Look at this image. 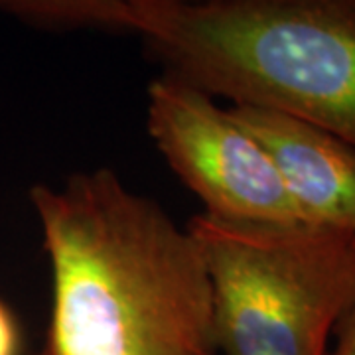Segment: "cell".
<instances>
[{"instance_id": "1", "label": "cell", "mask_w": 355, "mask_h": 355, "mask_svg": "<svg viewBox=\"0 0 355 355\" xmlns=\"http://www.w3.org/2000/svg\"><path fill=\"white\" fill-rule=\"evenodd\" d=\"M30 203L51 270L40 355H219L202 251L160 203L111 168L34 184Z\"/></svg>"}, {"instance_id": "7", "label": "cell", "mask_w": 355, "mask_h": 355, "mask_svg": "<svg viewBox=\"0 0 355 355\" xmlns=\"http://www.w3.org/2000/svg\"><path fill=\"white\" fill-rule=\"evenodd\" d=\"M331 336L336 338V347L328 355H355V298L338 320Z\"/></svg>"}, {"instance_id": "3", "label": "cell", "mask_w": 355, "mask_h": 355, "mask_svg": "<svg viewBox=\"0 0 355 355\" xmlns=\"http://www.w3.org/2000/svg\"><path fill=\"white\" fill-rule=\"evenodd\" d=\"M186 229L214 291L219 352L328 355L355 298V237L328 227L193 216Z\"/></svg>"}, {"instance_id": "2", "label": "cell", "mask_w": 355, "mask_h": 355, "mask_svg": "<svg viewBox=\"0 0 355 355\" xmlns=\"http://www.w3.org/2000/svg\"><path fill=\"white\" fill-rule=\"evenodd\" d=\"M46 28L137 34L164 71L355 148V0H36Z\"/></svg>"}, {"instance_id": "4", "label": "cell", "mask_w": 355, "mask_h": 355, "mask_svg": "<svg viewBox=\"0 0 355 355\" xmlns=\"http://www.w3.org/2000/svg\"><path fill=\"white\" fill-rule=\"evenodd\" d=\"M146 127L205 216L272 225L308 223L261 144L211 95L164 71L146 91Z\"/></svg>"}, {"instance_id": "5", "label": "cell", "mask_w": 355, "mask_h": 355, "mask_svg": "<svg viewBox=\"0 0 355 355\" xmlns=\"http://www.w3.org/2000/svg\"><path fill=\"white\" fill-rule=\"evenodd\" d=\"M227 111L261 144L310 225L355 237L352 144L312 123L263 107L231 105Z\"/></svg>"}, {"instance_id": "6", "label": "cell", "mask_w": 355, "mask_h": 355, "mask_svg": "<svg viewBox=\"0 0 355 355\" xmlns=\"http://www.w3.org/2000/svg\"><path fill=\"white\" fill-rule=\"evenodd\" d=\"M24 336L10 306L0 300V355H22Z\"/></svg>"}]
</instances>
